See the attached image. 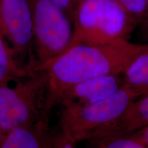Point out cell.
<instances>
[{
	"mask_svg": "<svg viewBox=\"0 0 148 148\" xmlns=\"http://www.w3.org/2000/svg\"><path fill=\"white\" fill-rule=\"evenodd\" d=\"M147 47L148 44L125 40L101 45L77 43L36 66L34 69L47 78V110L59 105L62 94L75 85L103 75L123 74L135 57Z\"/></svg>",
	"mask_w": 148,
	"mask_h": 148,
	"instance_id": "cell-1",
	"label": "cell"
},
{
	"mask_svg": "<svg viewBox=\"0 0 148 148\" xmlns=\"http://www.w3.org/2000/svg\"><path fill=\"white\" fill-rule=\"evenodd\" d=\"M136 27H138V34L140 39L145 44H148V18L138 24Z\"/></svg>",
	"mask_w": 148,
	"mask_h": 148,
	"instance_id": "cell-16",
	"label": "cell"
},
{
	"mask_svg": "<svg viewBox=\"0 0 148 148\" xmlns=\"http://www.w3.org/2000/svg\"><path fill=\"white\" fill-rule=\"evenodd\" d=\"M138 98L136 92L123 84L110 97L97 102L61 106L59 132L75 144L104 136Z\"/></svg>",
	"mask_w": 148,
	"mask_h": 148,
	"instance_id": "cell-2",
	"label": "cell"
},
{
	"mask_svg": "<svg viewBox=\"0 0 148 148\" xmlns=\"http://www.w3.org/2000/svg\"><path fill=\"white\" fill-rule=\"evenodd\" d=\"M137 25L148 18V0H115Z\"/></svg>",
	"mask_w": 148,
	"mask_h": 148,
	"instance_id": "cell-13",
	"label": "cell"
},
{
	"mask_svg": "<svg viewBox=\"0 0 148 148\" xmlns=\"http://www.w3.org/2000/svg\"><path fill=\"white\" fill-rule=\"evenodd\" d=\"M132 133L148 147V125Z\"/></svg>",
	"mask_w": 148,
	"mask_h": 148,
	"instance_id": "cell-17",
	"label": "cell"
},
{
	"mask_svg": "<svg viewBox=\"0 0 148 148\" xmlns=\"http://www.w3.org/2000/svg\"><path fill=\"white\" fill-rule=\"evenodd\" d=\"M87 141V148H148L132 133L105 135Z\"/></svg>",
	"mask_w": 148,
	"mask_h": 148,
	"instance_id": "cell-12",
	"label": "cell"
},
{
	"mask_svg": "<svg viewBox=\"0 0 148 148\" xmlns=\"http://www.w3.org/2000/svg\"><path fill=\"white\" fill-rule=\"evenodd\" d=\"M34 71L18 63L13 51L0 31V82L26 76Z\"/></svg>",
	"mask_w": 148,
	"mask_h": 148,
	"instance_id": "cell-11",
	"label": "cell"
},
{
	"mask_svg": "<svg viewBox=\"0 0 148 148\" xmlns=\"http://www.w3.org/2000/svg\"><path fill=\"white\" fill-rule=\"evenodd\" d=\"M49 148H75V143L70 141L59 132L52 134Z\"/></svg>",
	"mask_w": 148,
	"mask_h": 148,
	"instance_id": "cell-14",
	"label": "cell"
},
{
	"mask_svg": "<svg viewBox=\"0 0 148 148\" xmlns=\"http://www.w3.org/2000/svg\"><path fill=\"white\" fill-rule=\"evenodd\" d=\"M124 84L123 74H111L79 83L62 94L59 105H84L106 99Z\"/></svg>",
	"mask_w": 148,
	"mask_h": 148,
	"instance_id": "cell-7",
	"label": "cell"
},
{
	"mask_svg": "<svg viewBox=\"0 0 148 148\" xmlns=\"http://www.w3.org/2000/svg\"><path fill=\"white\" fill-rule=\"evenodd\" d=\"M51 1L62 9L72 21L75 8L79 0H51Z\"/></svg>",
	"mask_w": 148,
	"mask_h": 148,
	"instance_id": "cell-15",
	"label": "cell"
},
{
	"mask_svg": "<svg viewBox=\"0 0 148 148\" xmlns=\"http://www.w3.org/2000/svg\"><path fill=\"white\" fill-rule=\"evenodd\" d=\"M51 136L47 118L10 131L5 135L0 148H49Z\"/></svg>",
	"mask_w": 148,
	"mask_h": 148,
	"instance_id": "cell-8",
	"label": "cell"
},
{
	"mask_svg": "<svg viewBox=\"0 0 148 148\" xmlns=\"http://www.w3.org/2000/svg\"><path fill=\"white\" fill-rule=\"evenodd\" d=\"M47 78L35 70L26 76L0 82V127L3 135L49 118Z\"/></svg>",
	"mask_w": 148,
	"mask_h": 148,
	"instance_id": "cell-3",
	"label": "cell"
},
{
	"mask_svg": "<svg viewBox=\"0 0 148 148\" xmlns=\"http://www.w3.org/2000/svg\"><path fill=\"white\" fill-rule=\"evenodd\" d=\"M3 138H4V135H3L2 130H1V127H0V146L1 145V143H2L3 140Z\"/></svg>",
	"mask_w": 148,
	"mask_h": 148,
	"instance_id": "cell-18",
	"label": "cell"
},
{
	"mask_svg": "<svg viewBox=\"0 0 148 148\" xmlns=\"http://www.w3.org/2000/svg\"><path fill=\"white\" fill-rule=\"evenodd\" d=\"M29 1L37 66L58 56L69 47L73 27L67 14L51 0Z\"/></svg>",
	"mask_w": 148,
	"mask_h": 148,
	"instance_id": "cell-5",
	"label": "cell"
},
{
	"mask_svg": "<svg viewBox=\"0 0 148 148\" xmlns=\"http://www.w3.org/2000/svg\"><path fill=\"white\" fill-rule=\"evenodd\" d=\"M72 23L70 46L128 40L138 25L115 0H79Z\"/></svg>",
	"mask_w": 148,
	"mask_h": 148,
	"instance_id": "cell-4",
	"label": "cell"
},
{
	"mask_svg": "<svg viewBox=\"0 0 148 148\" xmlns=\"http://www.w3.org/2000/svg\"><path fill=\"white\" fill-rule=\"evenodd\" d=\"M124 85L141 97L148 94V47L136 56L123 73Z\"/></svg>",
	"mask_w": 148,
	"mask_h": 148,
	"instance_id": "cell-10",
	"label": "cell"
},
{
	"mask_svg": "<svg viewBox=\"0 0 148 148\" xmlns=\"http://www.w3.org/2000/svg\"><path fill=\"white\" fill-rule=\"evenodd\" d=\"M148 125V94L132 102L106 135L132 133ZM105 136V135H104Z\"/></svg>",
	"mask_w": 148,
	"mask_h": 148,
	"instance_id": "cell-9",
	"label": "cell"
},
{
	"mask_svg": "<svg viewBox=\"0 0 148 148\" xmlns=\"http://www.w3.org/2000/svg\"><path fill=\"white\" fill-rule=\"evenodd\" d=\"M0 31L16 59L27 56L29 67L34 69L36 60L30 55L33 17L29 0H0Z\"/></svg>",
	"mask_w": 148,
	"mask_h": 148,
	"instance_id": "cell-6",
	"label": "cell"
}]
</instances>
